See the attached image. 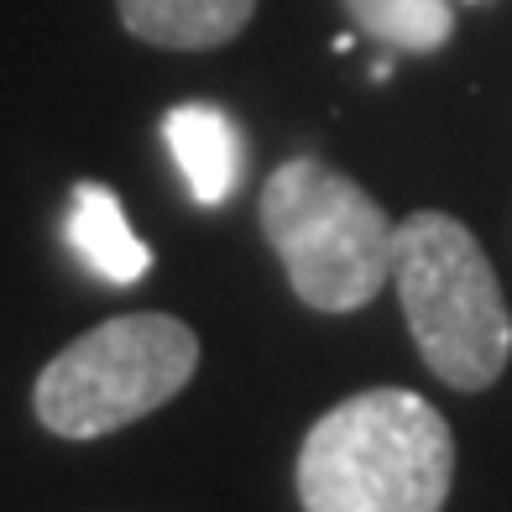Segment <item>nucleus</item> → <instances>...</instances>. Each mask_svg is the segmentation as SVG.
I'll return each instance as SVG.
<instances>
[{"instance_id": "1", "label": "nucleus", "mask_w": 512, "mask_h": 512, "mask_svg": "<svg viewBox=\"0 0 512 512\" xmlns=\"http://www.w3.org/2000/svg\"><path fill=\"white\" fill-rule=\"evenodd\" d=\"M293 481L304 512H445L450 418L408 387L356 392L314 418Z\"/></svg>"}, {"instance_id": "2", "label": "nucleus", "mask_w": 512, "mask_h": 512, "mask_svg": "<svg viewBox=\"0 0 512 512\" xmlns=\"http://www.w3.org/2000/svg\"><path fill=\"white\" fill-rule=\"evenodd\" d=\"M392 288L424 366L455 392L492 387L512 361V314L481 241L445 209L392 230Z\"/></svg>"}, {"instance_id": "6", "label": "nucleus", "mask_w": 512, "mask_h": 512, "mask_svg": "<svg viewBox=\"0 0 512 512\" xmlns=\"http://www.w3.org/2000/svg\"><path fill=\"white\" fill-rule=\"evenodd\" d=\"M68 246L79 251V262L89 272L115 283V288L142 283L152 272L147 241L131 230L121 199L105 183H74V199H68Z\"/></svg>"}, {"instance_id": "4", "label": "nucleus", "mask_w": 512, "mask_h": 512, "mask_svg": "<svg viewBox=\"0 0 512 512\" xmlns=\"http://www.w3.org/2000/svg\"><path fill=\"white\" fill-rule=\"evenodd\" d=\"M199 371V335L173 314H115L42 366L32 408L63 439H100L173 403Z\"/></svg>"}, {"instance_id": "5", "label": "nucleus", "mask_w": 512, "mask_h": 512, "mask_svg": "<svg viewBox=\"0 0 512 512\" xmlns=\"http://www.w3.org/2000/svg\"><path fill=\"white\" fill-rule=\"evenodd\" d=\"M162 142H168L183 183L204 209L230 204V194L246 178V136L220 105H173L162 115Z\"/></svg>"}, {"instance_id": "3", "label": "nucleus", "mask_w": 512, "mask_h": 512, "mask_svg": "<svg viewBox=\"0 0 512 512\" xmlns=\"http://www.w3.org/2000/svg\"><path fill=\"white\" fill-rule=\"evenodd\" d=\"M392 230L387 209L319 157H293L262 183V236L319 314L366 309L392 283Z\"/></svg>"}, {"instance_id": "7", "label": "nucleus", "mask_w": 512, "mask_h": 512, "mask_svg": "<svg viewBox=\"0 0 512 512\" xmlns=\"http://www.w3.org/2000/svg\"><path fill=\"white\" fill-rule=\"evenodd\" d=\"M126 32L152 48H178V53H204L225 48L246 32L256 16V0H115Z\"/></svg>"}, {"instance_id": "8", "label": "nucleus", "mask_w": 512, "mask_h": 512, "mask_svg": "<svg viewBox=\"0 0 512 512\" xmlns=\"http://www.w3.org/2000/svg\"><path fill=\"white\" fill-rule=\"evenodd\" d=\"M351 21L392 53H439L455 37L450 0H345Z\"/></svg>"}]
</instances>
